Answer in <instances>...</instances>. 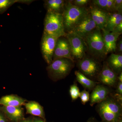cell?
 I'll list each match as a JSON object with an SVG mask.
<instances>
[{
	"label": "cell",
	"instance_id": "cell-20",
	"mask_svg": "<svg viewBox=\"0 0 122 122\" xmlns=\"http://www.w3.org/2000/svg\"><path fill=\"white\" fill-rule=\"evenodd\" d=\"M121 22H122V14L116 12L109 13L107 21L103 29L108 32H112Z\"/></svg>",
	"mask_w": 122,
	"mask_h": 122
},
{
	"label": "cell",
	"instance_id": "cell-22",
	"mask_svg": "<svg viewBox=\"0 0 122 122\" xmlns=\"http://www.w3.org/2000/svg\"><path fill=\"white\" fill-rule=\"evenodd\" d=\"M92 2L94 6L107 13L115 12L114 0H94Z\"/></svg>",
	"mask_w": 122,
	"mask_h": 122
},
{
	"label": "cell",
	"instance_id": "cell-24",
	"mask_svg": "<svg viewBox=\"0 0 122 122\" xmlns=\"http://www.w3.org/2000/svg\"><path fill=\"white\" fill-rule=\"evenodd\" d=\"M70 95L73 101L77 99L79 97L80 92L79 88L76 83L71 86L69 90Z\"/></svg>",
	"mask_w": 122,
	"mask_h": 122
},
{
	"label": "cell",
	"instance_id": "cell-13",
	"mask_svg": "<svg viewBox=\"0 0 122 122\" xmlns=\"http://www.w3.org/2000/svg\"><path fill=\"white\" fill-rule=\"evenodd\" d=\"M89 10L97 28L102 30L106 24L109 13L105 12L94 5L90 7Z\"/></svg>",
	"mask_w": 122,
	"mask_h": 122
},
{
	"label": "cell",
	"instance_id": "cell-16",
	"mask_svg": "<svg viewBox=\"0 0 122 122\" xmlns=\"http://www.w3.org/2000/svg\"><path fill=\"white\" fill-rule=\"evenodd\" d=\"M106 62L110 69L118 76L122 73V55L112 53Z\"/></svg>",
	"mask_w": 122,
	"mask_h": 122
},
{
	"label": "cell",
	"instance_id": "cell-19",
	"mask_svg": "<svg viewBox=\"0 0 122 122\" xmlns=\"http://www.w3.org/2000/svg\"><path fill=\"white\" fill-rule=\"evenodd\" d=\"M63 0H46L44 1V6L47 12L62 14L66 4Z\"/></svg>",
	"mask_w": 122,
	"mask_h": 122
},
{
	"label": "cell",
	"instance_id": "cell-5",
	"mask_svg": "<svg viewBox=\"0 0 122 122\" xmlns=\"http://www.w3.org/2000/svg\"><path fill=\"white\" fill-rule=\"evenodd\" d=\"M75 66L74 62L70 59L61 58L53 61L46 68L48 75L53 81L66 78L70 74Z\"/></svg>",
	"mask_w": 122,
	"mask_h": 122
},
{
	"label": "cell",
	"instance_id": "cell-10",
	"mask_svg": "<svg viewBox=\"0 0 122 122\" xmlns=\"http://www.w3.org/2000/svg\"><path fill=\"white\" fill-rule=\"evenodd\" d=\"M118 75L107 66L106 62L102 65V68L99 74L97 81L99 83L109 87H114L118 83Z\"/></svg>",
	"mask_w": 122,
	"mask_h": 122
},
{
	"label": "cell",
	"instance_id": "cell-30",
	"mask_svg": "<svg viewBox=\"0 0 122 122\" xmlns=\"http://www.w3.org/2000/svg\"><path fill=\"white\" fill-rule=\"evenodd\" d=\"M116 86V92L117 94L122 95V82L118 81Z\"/></svg>",
	"mask_w": 122,
	"mask_h": 122
},
{
	"label": "cell",
	"instance_id": "cell-34",
	"mask_svg": "<svg viewBox=\"0 0 122 122\" xmlns=\"http://www.w3.org/2000/svg\"><path fill=\"white\" fill-rule=\"evenodd\" d=\"M33 119L31 118H26L23 119L20 121V122H32Z\"/></svg>",
	"mask_w": 122,
	"mask_h": 122
},
{
	"label": "cell",
	"instance_id": "cell-26",
	"mask_svg": "<svg viewBox=\"0 0 122 122\" xmlns=\"http://www.w3.org/2000/svg\"><path fill=\"white\" fill-rule=\"evenodd\" d=\"M114 8L115 12L122 14V0H114Z\"/></svg>",
	"mask_w": 122,
	"mask_h": 122
},
{
	"label": "cell",
	"instance_id": "cell-12",
	"mask_svg": "<svg viewBox=\"0 0 122 122\" xmlns=\"http://www.w3.org/2000/svg\"><path fill=\"white\" fill-rule=\"evenodd\" d=\"M110 87L102 84H97L92 90L90 95V105L92 107L105 100L111 94Z\"/></svg>",
	"mask_w": 122,
	"mask_h": 122
},
{
	"label": "cell",
	"instance_id": "cell-11",
	"mask_svg": "<svg viewBox=\"0 0 122 122\" xmlns=\"http://www.w3.org/2000/svg\"><path fill=\"white\" fill-rule=\"evenodd\" d=\"M61 58H67L74 62L71 56L69 43L66 37L59 38L57 40L53 61Z\"/></svg>",
	"mask_w": 122,
	"mask_h": 122
},
{
	"label": "cell",
	"instance_id": "cell-9",
	"mask_svg": "<svg viewBox=\"0 0 122 122\" xmlns=\"http://www.w3.org/2000/svg\"><path fill=\"white\" fill-rule=\"evenodd\" d=\"M96 28V25L89 13L70 32L74 33L84 39L89 34Z\"/></svg>",
	"mask_w": 122,
	"mask_h": 122
},
{
	"label": "cell",
	"instance_id": "cell-25",
	"mask_svg": "<svg viewBox=\"0 0 122 122\" xmlns=\"http://www.w3.org/2000/svg\"><path fill=\"white\" fill-rule=\"evenodd\" d=\"M79 97L81 98V102L83 105L90 101V95L89 93L86 90H84L80 92Z\"/></svg>",
	"mask_w": 122,
	"mask_h": 122
},
{
	"label": "cell",
	"instance_id": "cell-29",
	"mask_svg": "<svg viewBox=\"0 0 122 122\" xmlns=\"http://www.w3.org/2000/svg\"><path fill=\"white\" fill-rule=\"evenodd\" d=\"M112 32L117 34L118 35H121L122 33V22H121L117 25L114 29Z\"/></svg>",
	"mask_w": 122,
	"mask_h": 122
},
{
	"label": "cell",
	"instance_id": "cell-36",
	"mask_svg": "<svg viewBox=\"0 0 122 122\" xmlns=\"http://www.w3.org/2000/svg\"><path fill=\"white\" fill-rule=\"evenodd\" d=\"M122 122V120H120V121H118V122Z\"/></svg>",
	"mask_w": 122,
	"mask_h": 122
},
{
	"label": "cell",
	"instance_id": "cell-31",
	"mask_svg": "<svg viewBox=\"0 0 122 122\" xmlns=\"http://www.w3.org/2000/svg\"><path fill=\"white\" fill-rule=\"evenodd\" d=\"M0 122H7L6 116L2 112H0Z\"/></svg>",
	"mask_w": 122,
	"mask_h": 122
},
{
	"label": "cell",
	"instance_id": "cell-6",
	"mask_svg": "<svg viewBox=\"0 0 122 122\" xmlns=\"http://www.w3.org/2000/svg\"><path fill=\"white\" fill-rule=\"evenodd\" d=\"M77 67L79 71L92 81H96L102 68L100 61L91 56H85L78 61Z\"/></svg>",
	"mask_w": 122,
	"mask_h": 122
},
{
	"label": "cell",
	"instance_id": "cell-33",
	"mask_svg": "<svg viewBox=\"0 0 122 122\" xmlns=\"http://www.w3.org/2000/svg\"><path fill=\"white\" fill-rule=\"evenodd\" d=\"M86 122H99L95 118L92 117L89 118Z\"/></svg>",
	"mask_w": 122,
	"mask_h": 122
},
{
	"label": "cell",
	"instance_id": "cell-17",
	"mask_svg": "<svg viewBox=\"0 0 122 122\" xmlns=\"http://www.w3.org/2000/svg\"><path fill=\"white\" fill-rule=\"evenodd\" d=\"M25 100L16 95H6L0 99V105L5 106L20 107L25 103Z\"/></svg>",
	"mask_w": 122,
	"mask_h": 122
},
{
	"label": "cell",
	"instance_id": "cell-7",
	"mask_svg": "<svg viewBox=\"0 0 122 122\" xmlns=\"http://www.w3.org/2000/svg\"><path fill=\"white\" fill-rule=\"evenodd\" d=\"M66 37L69 43L73 59L74 61V59L78 61L83 58L86 56L87 51L85 40L72 32L66 33Z\"/></svg>",
	"mask_w": 122,
	"mask_h": 122
},
{
	"label": "cell",
	"instance_id": "cell-32",
	"mask_svg": "<svg viewBox=\"0 0 122 122\" xmlns=\"http://www.w3.org/2000/svg\"><path fill=\"white\" fill-rule=\"evenodd\" d=\"M32 122H46L44 119L41 118H35L33 119Z\"/></svg>",
	"mask_w": 122,
	"mask_h": 122
},
{
	"label": "cell",
	"instance_id": "cell-1",
	"mask_svg": "<svg viewBox=\"0 0 122 122\" xmlns=\"http://www.w3.org/2000/svg\"><path fill=\"white\" fill-rule=\"evenodd\" d=\"M96 111L102 122H117L122 120V101L111 94L97 104Z\"/></svg>",
	"mask_w": 122,
	"mask_h": 122
},
{
	"label": "cell",
	"instance_id": "cell-2",
	"mask_svg": "<svg viewBox=\"0 0 122 122\" xmlns=\"http://www.w3.org/2000/svg\"><path fill=\"white\" fill-rule=\"evenodd\" d=\"M89 13L86 7L76 6L70 1L66 3L62 13L65 32H71Z\"/></svg>",
	"mask_w": 122,
	"mask_h": 122
},
{
	"label": "cell",
	"instance_id": "cell-14",
	"mask_svg": "<svg viewBox=\"0 0 122 122\" xmlns=\"http://www.w3.org/2000/svg\"><path fill=\"white\" fill-rule=\"evenodd\" d=\"M0 111L13 122H20L24 118V110L20 107H0Z\"/></svg>",
	"mask_w": 122,
	"mask_h": 122
},
{
	"label": "cell",
	"instance_id": "cell-18",
	"mask_svg": "<svg viewBox=\"0 0 122 122\" xmlns=\"http://www.w3.org/2000/svg\"><path fill=\"white\" fill-rule=\"evenodd\" d=\"M27 114L38 116L44 119L45 117L43 107L35 101H30L24 104Z\"/></svg>",
	"mask_w": 122,
	"mask_h": 122
},
{
	"label": "cell",
	"instance_id": "cell-3",
	"mask_svg": "<svg viewBox=\"0 0 122 122\" xmlns=\"http://www.w3.org/2000/svg\"><path fill=\"white\" fill-rule=\"evenodd\" d=\"M84 40L91 56L100 61L105 59L107 54L101 30L95 29Z\"/></svg>",
	"mask_w": 122,
	"mask_h": 122
},
{
	"label": "cell",
	"instance_id": "cell-21",
	"mask_svg": "<svg viewBox=\"0 0 122 122\" xmlns=\"http://www.w3.org/2000/svg\"><path fill=\"white\" fill-rule=\"evenodd\" d=\"M75 74L77 81L85 90H92L96 85L99 83L98 82L92 81L88 78L79 71H76L75 72Z\"/></svg>",
	"mask_w": 122,
	"mask_h": 122
},
{
	"label": "cell",
	"instance_id": "cell-4",
	"mask_svg": "<svg viewBox=\"0 0 122 122\" xmlns=\"http://www.w3.org/2000/svg\"><path fill=\"white\" fill-rule=\"evenodd\" d=\"M43 33L58 38L66 36L62 14L47 12L44 20Z\"/></svg>",
	"mask_w": 122,
	"mask_h": 122
},
{
	"label": "cell",
	"instance_id": "cell-28",
	"mask_svg": "<svg viewBox=\"0 0 122 122\" xmlns=\"http://www.w3.org/2000/svg\"><path fill=\"white\" fill-rule=\"evenodd\" d=\"M116 51H117V52L119 53V54L122 55V38H120L118 41V40L117 41L115 52Z\"/></svg>",
	"mask_w": 122,
	"mask_h": 122
},
{
	"label": "cell",
	"instance_id": "cell-27",
	"mask_svg": "<svg viewBox=\"0 0 122 122\" xmlns=\"http://www.w3.org/2000/svg\"><path fill=\"white\" fill-rule=\"evenodd\" d=\"M90 1L89 0H75L72 1V3L74 5L79 7H84L87 5Z\"/></svg>",
	"mask_w": 122,
	"mask_h": 122
},
{
	"label": "cell",
	"instance_id": "cell-35",
	"mask_svg": "<svg viewBox=\"0 0 122 122\" xmlns=\"http://www.w3.org/2000/svg\"><path fill=\"white\" fill-rule=\"evenodd\" d=\"M117 79L118 81L122 82V72L118 75Z\"/></svg>",
	"mask_w": 122,
	"mask_h": 122
},
{
	"label": "cell",
	"instance_id": "cell-8",
	"mask_svg": "<svg viewBox=\"0 0 122 122\" xmlns=\"http://www.w3.org/2000/svg\"><path fill=\"white\" fill-rule=\"evenodd\" d=\"M58 38L43 33L41 41V50L43 58L48 65L52 62L54 52Z\"/></svg>",
	"mask_w": 122,
	"mask_h": 122
},
{
	"label": "cell",
	"instance_id": "cell-23",
	"mask_svg": "<svg viewBox=\"0 0 122 122\" xmlns=\"http://www.w3.org/2000/svg\"><path fill=\"white\" fill-rule=\"evenodd\" d=\"M18 2V0H0V14L4 13L14 4Z\"/></svg>",
	"mask_w": 122,
	"mask_h": 122
},
{
	"label": "cell",
	"instance_id": "cell-15",
	"mask_svg": "<svg viewBox=\"0 0 122 122\" xmlns=\"http://www.w3.org/2000/svg\"><path fill=\"white\" fill-rule=\"evenodd\" d=\"M101 31L107 54L115 52L116 43L120 35L112 32H108L103 29Z\"/></svg>",
	"mask_w": 122,
	"mask_h": 122
}]
</instances>
